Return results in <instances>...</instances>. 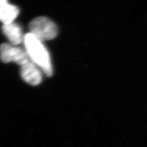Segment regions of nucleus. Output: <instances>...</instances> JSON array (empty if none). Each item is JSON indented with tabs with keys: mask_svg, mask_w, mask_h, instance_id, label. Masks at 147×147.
Listing matches in <instances>:
<instances>
[{
	"mask_svg": "<svg viewBox=\"0 0 147 147\" xmlns=\"http://www.w3.org/2000/svg\"><path fill=\"white\" fill-rule=\"evenodd\" d=\"M0 58L4 63L13 62L21 66L30 57L25 50L11 44L3 43L0 45Z\"/></svg>",
	"mask_w": 147,
	"mask_h": 147,
	"instance_id": "3",
	"label": "nucleus"
},
{
	"mask_svg": "<svg viewBox=\"0 0 147 147\" xmlns=\"http://www.w3.org/2000/svg\"><path fill=\"white\" fill-rule=\"evenodd\" d=\"M24 42L30 59L47 76H51L53 69L50 56L42 42L31 33H28L24 37Z\"/></svg>",
	"mask_w": 147,
	"mask_h": 147,
	"instance_id": "1",
	"label": "nucleus"
},
{
	"mask_svg": "<svg viewBox=\"0 0 147 147\" xmlns=\"http://www.w3.org/2000/svg\"><path fill=\"white\" fill-rule=\"evenodd\" d=\"M20 73L23 80L32 86H37L42 82V75L41 71L30 58L21 65Z\"/></svg>",
	"mask_w": 147,
	"mask_h": 147,
	"instance_id": "4",
	"label": "nucleus"
},
{
	"mask_svg": "<svg viewBox=\"0 0 147 147\" xmlns=\"http://www.w3.org/2000/svg\"><path fill=\"white\" fill-rule=\"evenodd\" d=\"M30 32L40 41L53 39L58 33L57 27L50 19L44 16L37 17L29 25Z\"/></svg>",
	"mask_w": 147,
	"mask_h": 147,
	"instance_id": "2",
	"label": "nucleus"
},
{
	"mask_svg": "<svg viewBox=\"0 0 147 147\" xmlns=\"http://www.w3.org/2000/svg\"><path fill=\"white\" fill-rule=\"evenodd\" d=\"M2 31L13 45H19L24 40L21 27L13 22L3 24Z\"/></svg>",
	"mask_w": 147,
	"mask_h": 147,
	"instance_id": "6",
	"label": "nucleus"
},
{
	"mask_svg": "<svg viewBox=\"0 0 147 147\" xmlns=\"http://www.w3.org/2000/svg\"><path fill=\"white\" fill-rule=\"evenodd\" d=\"M19 14V9L5 0H0V21L4 24L13 22Z\"/></svg>",
	"mask_w": 147,
	"mask_h": 147,
	"instance_id": "5",
	"label": "nucleus"
}]
</instances>
